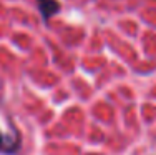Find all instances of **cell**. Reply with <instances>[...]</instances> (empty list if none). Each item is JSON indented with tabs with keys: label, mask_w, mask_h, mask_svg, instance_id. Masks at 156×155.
<instances>
[{
	"label": "cell",
	"mask_w": 156,
	"mask_h": 155,
	"mask_svg": "<svg viewBox=\"0 0 156 155\" xmlns=\"http://www.w3.org/2000/svg\"><path fill=\"white\" fill-rule=\"evenodd\" d=\"M37 5H38V10L45 22H48V18L53 17L60 10V3L57 0H37Z\"/></svg>",
	"instance_id": "6da1fadb"
},
{
	"label": "cell",
	"mask_w": 156,
	"mask_h": 155,
	"mask_svg": "<svg viewBox=\"0 0 156 155\" xmlns=\"http://www.w3.org/2000/svg\"><path fill=\"white\" fill-rule=\"evenodd\" d=\"M5 138H3V135H2V132H0V150H5Z\"/></svg>",
	"instance_id": "7a4b0ae2"
}]
</instances>
